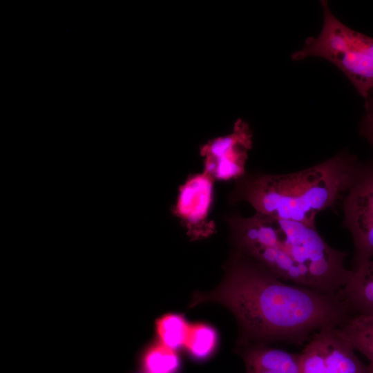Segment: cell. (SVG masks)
Masks as SVG:
<instances>
[{
  "label": "cell",
  "mask_w": 373,
  "mask_h": 373,
  "mask_svg": "<svg viewBox=\"0 0 373 373\" xmlns=\"http://www.w3.org/2000/svg\"><path fill=\"white\" fill-rule=\"evenodd\" d=\"M220 285L196 291L189 308L200 304L223 305L239 327L237 346L285 343L304 345L326 327H339L352 314L342 295L286 283L237 250L231 251Z\"/></svg>",
  "instance_id": "obj_1"
},
{
  "label": "cell",
  "mask_w": 373,
  "mask_h": 373,
  "mask_svg": "<svg viewBox=\"0 0 373 373\" xmlns=\"http://www.w3.org/2000/svg\"><path fill=\"white\" fill-rule=\"evenodd\" d=\"M225 220L234 249L282 280L341 295L352 274L345 265L349 254L329 245L316 228L258 213H232Z\"/></svg>",
  "instance_id": "obj_2"
},
{
  "label": "cell",
  "mask_w": 373,
  "mask_h": 373,
  "mask_svg": "<svg viewBox=\"0 0 373 373\" xmlns=\"http://www.w3.org/2000/svg\"><path fill=\"white\" fill-rule=\"evenodd\" d=\"M361 163L354 155L343 151L293 173L246 172L235 180L229 202H247L256 213L316 228L317 215L341 202Z\"/></svg>",
  "instance_id": "obj_3"
},
{
  "label": "cell",
  "mask_w": 373,
  "mask_h": 373,
  "mask_svg": "<svg viewBox=\"0 0 373 373\" xmlns=\"http://www.w3.org/2000/svg\"><path fill=\"white\" fill-rule=\"evenodd\" d=\"M323 23L320 34L308 37L291 55L293 60L325 59L336 66L366 101L373 91V38L352 30L322 1Z\"/></svg>",
  "instance_id": "obj_4"
},
{
  "label": "cell",
  "mask_w": 373,
  "mask_h": 373,
  "mask_svg": "<svg viewBox=\"0 0 373 373\" xmlns=\"http://www.w3.org/2000/svg\"><path fill=\"white\" fill-rule=\"evenodd\" d=\"M341 202L342 225L350 232L354 244L350 269L354 272L373 258V160L361 163Z\"/></svg>",
  "instance_id": "obj_5"
},
{
  "label": "cell",
  "mask_w": 373,
  "mask_h": 373,
  "mask_svg": "<svg viewBox=\"0 0 373 373\" xmlns=\"http://www.w3.org/2000/svg\"><path fill=\"white\" fill-rule=\"evenodd\" d=\"M339 327L314 332L300 354V373H370Z\"/></svg>",
  "instance_id": "obj_6"
},
{
  "label": "cell",
  "mask_w": 373,
  "mask_h": 373,
  "mask_svg": "<svg viewBox=\"0 0 373 373\" xmlns=\"http://www.w3.org/2000/svg\"><path fill=\"white\" fill-rule=\"evenodd\" d=\"M215 181L203 171L189 175L179 186L171 211L191 241L208 238L216 231L215 222L210 218Z\"/></svg>",
  "instance_id": "obj_7"
},
{
  "label": "cell",
  "mask_w": 373,
  "mask_h": 373,
  "mask_svg": "<svg viewBox=\"0 0 373 373\" xmlns=\"http://www.w3.org/2000/svg\"><path fill=\"white\" fill-rule=\"evenodd\" d=\"M249 125L238 119L233 131L225 136L208 141L200 147L204 158V171L215 180H236L246 173L248 153L253 145Z\"/></svg>",
  "instance_id": "obj_8"
},
{
  "label": "cell",
  "mask_w": 373,
  "mask_h": 373,
  "mask_svg": "<svg viewBox=\"0 0 373 373\" xmlns=\"http://www.w3.org/2000/svg\"><path fill=\"white\" fill-rule=\"evenodd\" d=\"M246 373H300V354L263 344L237 346Z\"/></svg>",
  "instance_id": "obj_9"
},
{
  "label": "cell",
  "mask_w": 373,
  "mask_h": 373,
  "mask_svg": "<svg viewBox=\"0 0 373 373\" xmlns=\"http://www.w3.org/2000/svg\"><path fill=\"white\" fill-rule=\"evenodd\" d=\"M339 329L354 349L367 358L370 372L373 373V315H352Z\"/></svg>",
  "instance_id": "obj_10"
},
{
  "label": "cell",
  "mask_w": 373,
  "mask_h": 373,
  "mask_svg": "<svg viewBox=\"0 0 373 373\" xmlns=\"http://www.w3.org/2000/svg\"><path fill=\"white\" fill-rule=\"evenodd\" d=\"M190 324L180 314L169 313L156 321L159 342L174 350L184 347Z\"/></svg>",
  "instance_id": "obj_11"
},
{
  "label": "cell",
  "mask_w": 373,
  "mask_h": 373,
  "mask_svg": "<svg viewBox=\"0 0 373 373\" xmlns=\"http://www.w3.org/2000/svg\"><path fill=\"white\" fill-rule=\"evenodd\" d=\"M218 333L211 325L196 323L191 324L184 347L196 360H204L215 351Z\"/></svg>",
  "instance_id": "obj_12"
},
{
  "label": "cell",
  "mask_w": 373,
  "mask_h": 373,
  "mask_svg": "<svg viewBox=\"0 0 373 373\" xmlns=\"http://www.w3.org/2000/svg\"><path fill=\"white\" fill-rule=\"evenodd\" d=\"M142 363L146 373H177L180 359L176 350L159 342L146 350Z\"/></svg>",
  "instance_id": "obj_13"
},
{
  "label": "cell",
  "mask_w": 373,
  "mask_h": 373,
  "mask_svg": "<svg viewBox=\"0 0 373 373\" xmlns=\"http://www.w3.org/2000/svg\"><path fill=\"white\" fill-rule=\"evenodd\" d=\"M365 115L360 125V133L373 148V97L365 101Z\"/></svg>",
  "instance_id": "obj_14"
},
{
  "label": "cell",
  "mask_w": 373,
  "mask_h": 373,
  "mask_svg": "<svg viewBox=\"0 0 373 373\" xmlns=\"http://www.w3.org/2000/svg\"><path fill=\"white\" fill-rule=\"evenodd\" d=\"M371 93H373V91Z\"/></svg>",
  "instance_id": "obj_15"
},
{
  "label": "cell",
  "mask_w": 373,
  "mask_h": 373,
  "mask_svg": "<svg viewBox=\"0 0 373 373\" xmlns=\"http://www.w3.org/2000/svg\"><path fill=\"white\" fill-rule=\"evenodd\" d=\"M372 260H373V258H372Z\"/></svg>",
  "instance_id": "obj_16"
}]
</instances>
